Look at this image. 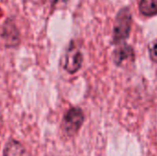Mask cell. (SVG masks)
<instances>
[{
  "label": "cell",
  "instance_id": "8",
  "mask_svg": "<svg viewBox=\"0 0 157 156\" xmlns=\"http://www.w3.org/2000/svg\"><path fill=\"white\" fill-rule=\"evenodd\" d=\"M149 55L151 60L157 63V39L154 40L149 46Z\"/></svg>",
  "mask_w": 157,
  "mask_h": 156
},
{
  "label": "cell",
  "instance_id": "1",
  "mask_svg": "<svg viewBox=\"0 0 157 156\" xmlns=\"http://www.w3.org/2000/svg\"><path fill=\"white\" fill-rule=\"evenodd\" d=\"M132 28V15L128 7L121 9L116 17L113 28V41L114 43L122 42L126 40Z\"/></svg>",
  "mask_w": 157,
  "mask_h": 156
},
{
  "label": "cell",
  "instance_id": "4",
  "mask_svg": "<svg viewBox=\"0 0 157 156\" xmlns=\"http://www.w3.org/2000/svg\"><path fill=\"white\" fill-rule=\"evenodd\" d=\"M2 38L6 47L13 48L19 43V32L12 19L8 18L5 21L2 29Z\"/></svg>",
  "mask_w": 157,
  "mask_h": 156
},
{
  "label": "cell",
  "instance_id": "6",
  "mask_svg": "<svg viewBox=\"0 0 157 156\" xmlns=\"http://www.w3.org/2000/svg\"><path fill=\"white\" fill-rule=\"evenodd\" d=\"M114 62L117 65H121L125 60L133 58V51L131 46L127 44H121L114 51Z\"/></svg>",
  "mask_w": 157,
  "mask_h": 156
},
{
  "label": "cell",
  "instance_id": "2",
  "mask_svg": "<svg viewBox=\"0 0 157 156\" xmlns=\"http://www.w3.org/2000/svg\"><path fill=\"white\" fill-rule=\"evenodd\" d=\"M85 116L80 108H71L63 116L62 128L68 136H75L81 129L84 123Z\"/></svg>",
  "mask_w": 157,
  "mask_h": 156
},
{
  "label": "cell",
  "instance_id": "3",
  "mask_svg": "<svg viewBox=\"0 0 157 156\" xmlns=\"http://www.w3.org/2000/svg\"><path fill=\"white\" fill-rule=\"evenodd\" d=\"M83 63V54L76 45L72 41L67 48L63 57V68L64 70L74 74L79 71Z\"/></svg>",
  "mask_w": 157,
  "mask_h": 156
},
{
  "label": "cell",
  "instance_id": "5",
  "mask_svg": "<svg viewBox=\"0 0 157 156\" xmlns=\"http://www.w3.org/2000/svg\"><path fill=\"white\" fill-rule=\"evenodd\" d=\"M4 156H30L26 148L17 140H10L5 146Z\"/></svg>",
  "mask_w": 157,
  "mask_h": 156
},
{
  "label": "cell",
  "instance_id": "7",
  "mask_svg": "<svg viewBox=\"0 0 157 156\" xmlns=\"http://www.w3.org/2000/svg\"><path fill=\"white\" fill-rule=\"evenodd\" d=\"M139 8L144 16H155L157 14V0H141Z\"/></svg>",
  "mask_w": 157,
  "mask_h": 156
}]
</instances>
